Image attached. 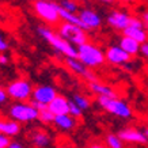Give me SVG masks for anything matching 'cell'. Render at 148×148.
Instances as JSON below:
<instances>
[{"mask_svg":"<svg viewBox=\"0 0 148 148\" xmlns=\"http://www.w3.org/2000/svg\"><path fill=\"white\" fill-rule=\"evenodd\" d=\"M37 32L40 33V36L44 40L50 44L58 53L64 54L65 57H77V49L72 45L71 42H68L67 40H64L63 37L58 33L53 32L50 27L48 26H40L37 29Z\"/></svg>","mask_w":148,"mask_h":148,"instance_id":"6da1fadb","label":"cell"},{"mask_svg":"<svg viewBox=\"0 0 148 148\" xmlns=\"http://www.w3.org/2000/svg\"><path fill=\"white\" fill-rule=\"evenodd\" d=\"M33 10L40 19H42L46 25L56 26L60 23V5L56 1L49 0H36L33 1Z\"/></svg>","mask_w":148,"mask_h":148,"instance_id":"7a4b0ae2","label":"cell"},{"mask_svg":"<svg viewBox=\"0 0 148 148\" xmlns=\"http://www.w3.org/2000/svg\"><path fill=\"white\" fill-rule=\"evenodd\" d=\"M77 58L86 67L95 68L105 63L106 56H105V52H102L101 48H98L94 44H90L87 41L86 44L77 46Z\"/></svg>","mask_w":148,"mask_h":148,"instance_id":"3957f363","label":"cell"},{"mask_svg":"<svg viewBox=\"0 0 148 148\" xmlns=\"http://www.w3.org/2000/svg\"><path fill=\"white\" fill-rule=\"evenodd\" d=\"M57 33L63 37L64 40H67L68 42H71L72 45L75 46L83 45L88 40L87 30H84L83 27L77 26V25L65 22V21H63L61 23L57 25Z\"/></svg>","mask_w":148,"mask_h":148,"instance_id":"277c9868","label":"cell"},{"mask_svg":"<svg viewBox=\"0 0 148 148\" xmlns=\"http://www.w3.org/2000/svg\"><path fill=\"white\" fill-rule=\"evenodd\" d=\"M98 105L102 109H105L108 113L113 114L120 118H130L132 117V109L129 105L125 103L124 101L118 98H110V97H105V95H98Z\"/></svg>","mask_w":148,"mask_h":148,"instance_id":"5b68a950","label":"cell"},{"mask_svg":"<svg viewBox=\"0 0 148 148\" xmlns=\"http://www.w3.org/2000/svg\"><path fill=\"white\" fill-rule=\"evenodd\" d=\"M10 116L12 120L18 122H32L34 120H38V110L32 103L16 102L11 105Z\"/></svg>","mask_w":148,"mask_h":148,"instance_id":"8992f818","label":"cell"},{"mask_svg":"<svg viewBox=\"0 0 148 148\" xmlns=\"http://www.w3.org/2000/svg\"><path fill=\"white\" fill-rule=\"evenodd\" d=\"M33 86L30 82L25 79H18V80L11 82L7 87V94L10 98H12L16 102H25L33 95Z\"/></svg>","mask_w":148,"mask_h":148,"instance_id":"52a82bcc","label":"cell"},{"mask_svg":"<svg viewBox=\"0 0 148 148\" xmlns=\"http://www.w3.org/2000/svg\"><path fill=\"white\" fill-rule=\"evenodd\" d=\"M79 16H80L82 22L84 25V29L88 30H97L102 26V18L97 11L91 8H80L79 10Z\"/></svg>","mask_w":148,"mask_h":148,"instance_id":"ba28073f","label":"cell"},{"mask_svg":"<svg viewBox=\"0 0 148 148\" xmlns=\"http://www.w3.org/2000/svg\"><path fill=\"white\" fill-rule=\"evenodd\" d=\"M105 56H106V60H108L109 63L114 64V65L129 63L130 60H132V57H133L128 52H125L120 45L109 46L108 49H106V52H105Z\"/></svg>","mask_w":148,"mask_h":148,"instance_id":"9c48e42d","label":"cell"},{"mask_svg":"<svg viewBox=\"0 0 148 148\" xmlns=\"http://www.w3.org/2000/svg\"><path fill=\"white\" fill-rule=\"evenodd\" d=\"M130 19L132 15H129L125 11H120V10H113L112 12L108 15V23L109 26H112L116 30H124L130 25Z\"/></svg>","mask_w":148,"mask_h":148,"instance_id":"30bf717a","label":"cell"},{"mask_svg":"<svg viewBox=\"0 0 148 148\" xmlns=\"http://www.w3.org/2000/svg\"><path fill=\"white\" fill-rule=\"evenodd\" d=\"M65 64L67 67L71 69L72 72H75L76 75H80V76L86 77L88 82H92V80H97L95 79V75L92 72L88 69V67H86L84 64L82 63L80 60L77 57H67L65 60Z\"/></svg>","mask_w":148,"mask_h":148,"instance_id":"8fae6325","label":"cell"},{"mask_svg":"<svg viewBox=\"0 0 148 148\" xmlns=\"http://www.w3.org/2000/svg\"><path fill=\"white\" fill-rule=\"evenodd\" d=\"M56 90H54L52 86L49 84H42V86H37L36 88L33 90V95L32 98L36 99V101H40L42 103H46V105H49L54 98H56Z\"/></svg>","mask_w":148,"mask_h":148,"instance_id":"7c38bea8","label":"cell"},{"mask_svg":"<svg viewBox=\"0 0 148 148\" xmlns=\"http://www.w3.org/2000/svg\"><path fill=\"white\" fill-rule=\"evenodd\" d=\"M118 136L121 137L122 141L126 143H137V144H145L148 141V137L145 133L141 130L135 129V128H128V129H122Z\"/></svg>","mask_w":148,"mask_h":148,"instance_id":"4fadbf2b","label":"cell"},{"mask_svg":"<svg viewBox=\"0 0 148 148\" xmlns=\"http://www.w3.org/2000/svg\"><path fill=\"white\" fill-rule=\"evenodd\" d=\"M48 108L54 116L69 113V101L63 95H56V98L48 105Z\"/></svg>","mask_w":148,"mask_h":148,"instance_id":"5bb4252c","label":"cell"},{"mask_svg":"<svg viewBox=\"0 0 148 148\" xmlns=\"http://www.w3.org/2000/svg\"><path fill=\"white\" fill-rule=\"evenodd\" d=\"M118 45L121 46L125 52H128L130 56H137V54L140 53V46H141V44L128 36H122L121 38H120Z\"/></svg>","mask_w":148,"mask_h":148,"instance_id":"9a60e30c","label":"cell"},{"mask_svg":"<svg viewBox=\"0 0 148 148\" xmlns=\"http://www.w3.org/2000/svg\"><path fill=\"white\" fill-rule=\"evenodd\" d=\"M122 36H128L130 38L136 40L137 42L143 44L145 41H148V33L145 30V27H133V26H128L126 29L122 30Z\"/></svg>","mask_w":148,"mask_h":148,"instance_id":"2e32d148","label":"cell"},{"mask_svg":"<svg viewBox=\"0 0 148 148\" xmlns=\"http://www.w3.org/2000/svg\"><path fill=\"white\" fill-rule=\"evenodd\" d=\"M53 124L57 126L60 130H71L75 128L76 122H75V117H72L69 113L67 114H58L54 116Z\"/></svg>","mask_w":148,"mask_h":148,"instance_id":"e0dca14e","label":"cell"},{"mask_svg":"<svg viewBox=\"0 0 148 148\" xmlns=\"http://www.w3.org/2000/svg\"><path fill=\"white\" fill-rule=\"evenodd\" d=\"M90 86V88L92 92L98 95H105V97H110V98H118V95L114 90H113L112 87H109L106 84H102V83H99L98 80H92L88 83Z\"/></svg>","mask_w":148,"mask_h":148,"instance_id":"ac0fdd59","label":"cell"},{"mask_svg":"<svg viewBox=\"0 0 148 148\" xmlns=\"http://www.w3.org/2000/svg\"><path fill=\"white\" fill-rule=\"evenodd\" d=\"M0 132L7 136H16L21 132L18 121H1L0 120Z\"/></svg>","mask_w":148,"mask_h":148,"instance_id":"d6986e66","label":"cell"},{"mask_svg":"<svg viewBox=\"0 0 148 148\" xmlns=\"http://www.w3.org/2000/svg\"><path fill=\"white\" fill-rule=\"evenodd\" d=\"M32 140L33 144L37 148H46L50 145V136L46 132H42V130L34 132V135L32 136Z\"/></svg>","mask_w":148,"mask_h":148,"instance_id":"ffe728a7","label":"cell"},{"mask_svg":"<svg viewBox=\"0 0 148 148\" xmlns=\"http://www.w3.org/2000/svg\"><path fill=\"white\" fill-rule=\"evenodd\" d=\"M58 5L71 12H79V10H80L79 1L76 0H58Z\"/></svg>","mask_w":148,"mask_h":148,"instance_id":"44dd1931","label":"cell"},{"mask_svg":"<svg viewBox=\"0 0 148 148\" xmlns=\"http://www.w3.org/2000/svg\"><path fill=\"white\" fill-rule=\"evenodd\" d=\"M72 101L76 103V105L82 109V110H83V112L90 108V101H88V98H86L84 95H82V94H73Z\"/></svg>","mask_w":148,"mask_h":148,"instance_id":"7402d4cb","label":"cell"},{"mask_svg":"<svg viewBox=\"0 0 148 148\" xmlns=\"http://www.w3.org/2000/svg\"><path fill=\"white\" fill-rule=\"evenodd\" d=\"M38 120L44 124H50V122L54 121V114L49 110V108L42 109L38 112Z\"/></svg>","mask_w":148,"mask_h":148,"instance_id":"603a6c76","label":"cell"},{"mask_svg":"<svg viewBox=\"0 0 148 148\" xmlns=\"http://www.w3.org/2000/svg\"><path fill=\"white\" fill-rule=\"evenodd\" d=\"M122 143L124 141L118 135H109L106 137V144L109 148H122Z\"/></svg>","mask_w":148,"mask_h":148,"instance_id":"cb8c5ba5","label":"cell"},{"mask_svg":"<svg viewBox=\"0 0 148 148\" xmlns=\"http://www.w3.org/2000/svg\"><path fill=\"white\" fill-rule=\"evenodd\" d=\"M69 114H71L72 117H75V118H79V117L83 114V110H82L73 101H69Z\"/></svg>","mask_w":148,"mask_h":148,"instance_id":"d4e9b609","label":"cell"},{"mask_svg":"<svg viewBox=\"0 0 148 148\" xmlns=\"http://www.w3.org/2000/svg\"><path fill=\"white\" fill-rule=\"evenodd\" d=\"M10 143H11V141H10V136H7L0 132V148H8Z\"/></svg>","mask_w":148,"mask_h":148,"instance_id":"484cf974","label":"cell"},{"mask_svg":"<svg viewBox=\"0 0 148 148\" xmlns=\"http://www.w3.org/2000/svg\"><path fill=\"white\" fill-rule=\"evenodd\" d=\"M7 49H8V42L4 38V36L0 33V52H5Z\"/></svg>","mask_w":148,"mask_h":148,"instance_id":"4316f807","label":"cell"},{"mask_svg":"<svg viewBox=\"0 0 148 148\" xmlns=\"http://www.w3.org/2000/svg\"><path fill=\"white\" fill-rule=\"evenodd\" d=\"M34 106V108L40 112V110H42V109H46L48 108V105L46 103H42V102H40V101H36V99H32V102H30Z\"/></svg>","mask_w":148,"mask_h":148,"instance_id":"83f0119b","label":"cell"},{"mask_svg":"<svg viewBox=\"0 0 148 148\" xmlns=\"http://www.w3.org/2000/svg\"><path fill=\"white\" fill-rule=\"evenodd\" d=\"M140 53L143 54L144 57L148 58V41H145V42L141 44V46H140Z\"/></svg>","mask_w":148,"mask_h":148,"instance_id":"f1b7e54d","label":"cell"},{"mask_svg":"<svg viewBox=\"0 0 148 148\" xmlns=\"http://www.w3.org/2000/svg\"><path fill=\"white\" fill-rule=\"evenodd\" d=\"M7 97H8L7 91H5L4 88H1V87H0V105H1V103H4L5 101H7Z\"/></svg>","mask_w":148,"mask_h":148,"instance_id":"f546056e","label":"cell"},{"mask_svg":"<svg viewBox=\"0 0 148 148\" xmlns=\"http://www.w3.org/2000/svg\"><path fill=\"white\" fill-rule=\"evenodd\" d=\"M8 63V57L5 54H0V65H5Z\"/></svg>","mask_w":148,"mask_h":148,"instance_id":"4dcf8cb0","label":"cell"},{"mask_svg":"<svg viewBox=\"0 0 148 148\" xmlns=\"http://www.w3.org/2000/svg\"><path fill=\"white\" fill-rule=\"evenodd\" d=\"M8 148H23V145L22 144H19V143H16V141H14V143H10Z\"/></svg>","mask_w":148,"mask_h":148,"instance_id":"1f68e13d","label":"cell"},{"mask_svg":"<svg viewBox=\"0 0 148 148\" xmlns=\"http://www.w3.org/2000/svg\"><path fill=\"white\" fill-rule=\"evenodd\" d=\"M143 21H144V23H145V27H148V11L143 14Z\"/></svg>","mask_w":148,"mask_h":148,"instance_id":"d6a6232c","label":"cell"},{"mask_svg":"<svg viewBox=\"0 0 148 148\" xmlns=\"http://www.w3.org/2000/svg\"><path fill=\"white\" fill-rule=\"evenodd\" d=\"M121 3H128V4H132V3H137L139 0H120Z\"/></svg>","mask_w":148,"mask_h":148,"instance_id":"836d02e7","label":"cell"},{"mask_svg":"<svg viewBox=\"0 0 148 148\" xmlns=\"http://www.w3.org/2000/svg\"><path fill=\"white\" fill-rule=\"evenodd\" d=\"M88 148H109V147H105V145H101V144H92V145Z\"/></svg>","mask_w":148,"mask_h":148,"instance_id":"e575fe53","label":"cell"},{"mask_svg":"<svg viewBox=\"0 0 148 148\" xmlns=\"http://www.w3.org/2000/svg\"><path fill=\"white\" fill-rule=\"evenodd\" d=\"M99 1H102V3H108V4H112V3H114L116 0H99Z\"/></svg>","mask_w":148,"mask_h":148,"instance_id":"d590c367","label":"cell"},{"mask_svg":"<svg viewBox=\"0 0 148 148\" xmlns=\"http://www.w3.org/2000/svg\"><path fill=\"white\" fill-rule=\"evenodd\" d=\"M145 135H147V137H148V129H147V130H145Z\"/></svg>","mask_w":148,"mask_h":148,"instance_id":"8d00e7d4","label":"cell"},{"mask_svg":"<svg viewBox=\"0 0 148 148\" xmlns=\"http://www.w3.org/2000/svg\"><path fill=\"white\" fill-rule=\"evenodd\" d=\"M49 1H56V0H49Z\"/></svg>","mask_w":148,"mask_h":148,"instance_id":"74e56055","label":"cell"},{"mask_svg":"<svg viewBox=\"0 0 148 148\" xmlns=\"http://www.w3.org/2000/svg\"><path fill=\"white\" fill-rule=\"evenodd\" d=\"M76 1H82V0H76Z\"/></svg>","mask_w":148,"mask_h":148,"instance_id":"f35d334b","label":"cell"},{"mask_svg":"<svg viewBox=\"0 0 148 148\" xmlns=\"http://www.w3.org/2000/svg\"><path fill=\"white\" fill-rule=\"evenodd\" d=\"M33 1H36V0H33Z\"/></svg>","mask_w":148,"mask_h":148,"instance_id":"ab89813d","label":"cell"}]
</instances>
